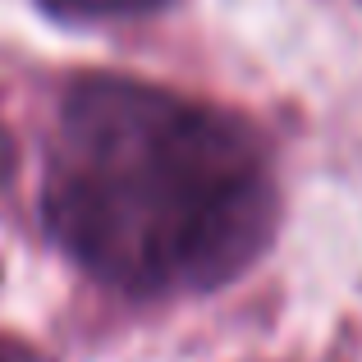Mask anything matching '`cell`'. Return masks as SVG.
Returning a JSON list of instances; mask_svg holds the SVG:
<instances>
[{
    "label": "cell",
    "instance_id": "1",
    "mask_svg": "<svg viewBox=\"0 0 362 362\" xmlns=\"http://www.w3.org/2000/svg\"><path fill=\"white\" fill-rule=\"evenodd\" d=\"M42 216L97 280L138 298L216 289L262 257L275 179L252 129L133 78H83L60 106Z\"/></svg>",
    "mask_w": 362,
    "mask_h": 362
},
{
    "label": "cell",
    "instance_id": "3",
    "mask_svg": "<svg viewBox=\"0 0 362 362\" xmlns=\"http://www.w3.org/2000/svg\"><path fill=\"white\" fill-rule=\"evenodd\" d=\"M0 362H14V358H9V354H5V344H0Z\"/></svg>",
    "mask_w": 362,
    "mask_h": 362
},
{
    "label": "cell",
    "instance_id": "2",
    "mask_svg": "<svg viewBox=\"0 0 362 362\" xmlns=\"http://www.w3.org/2000/svg\"><path fill=\"white\" fill-rule=\"evenodd\" d=\"M55 18H74V23H101V18H138L151 9L170 5V0H42Z\"/></svg>",
    "mask_w": 362,
    "mask_h": 362
}]
</instances>
